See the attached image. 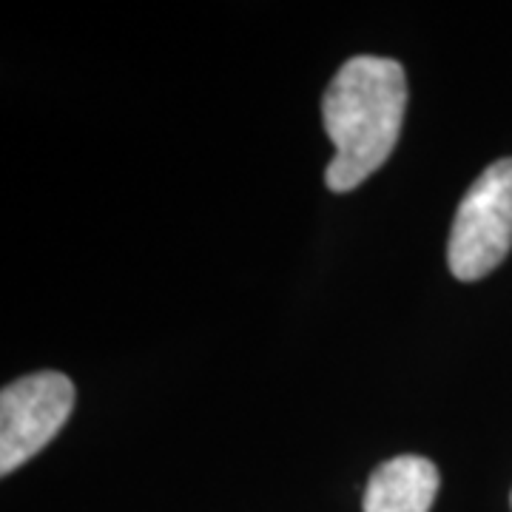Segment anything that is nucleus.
Wrapping results in <instances>:
<instances>
[{
	"instance_id": "f257e3e1",
	"label": "nucleus",
	"mask_w": 512,
	"mask_h": 512,
	"mask_svg": "<svg viewBox=\"0 0 512 512\" xmlns=\"http://www.w3.org/2000/svg\"><path fill=\"white\" fill-rule=\"evenodd\" d=\"M407 80L399 60L359 55L330 80L322 97L325 131L336 157L325 168L330 191L345 194L379 171L399 143Z\"/></svg>"
},
{
	"instance_id": "f03ea898",
	"label": "nucleus",
	"mask_w": 512,
	"mask_h": 512,
	"mask_svg": "<svg viewBox=\"0 0 512 512\" xmlns=\"http://www.w3.org/2000/svg\"><path fill=\"white\" fill-rule=\"evenodd\" d=\"M512 251V157L481 171L458 205L447 242L450 274L476 282Z\"/></svg>"
},
{
	"instance_id": "7ed1b4c3",
	"label": "nucleus",
	"mask_w": 512,
	"mask_h": 512,
	"mask_svg": "<svg viewBox=\"0 0 512 512\" xmlns=\"http://www.w3.org/2000/svg\"><path fill=\"white\" fill-rule=\"evenodd\" d=\"M74 410V384L57 370L29 373L0 393V476L15 473L55 439Z\"/></svg>"
},
{
	"instance_id": "20e7f679",
	"label": "nucleus",
	"mask_w": 512,
	"mask_h": 512,
	"mask_svg": "<svg viewBox=\"0 0 512 512\" xmlns=\"http://www.w3.org/2000/svg\"><path fill=\"white\" fill-rule=\"evenodd\" d=\"M439 484L430 458L396 456L370 473L362 507L365 512H430Z\"/></svg>"
}]
</instances>
